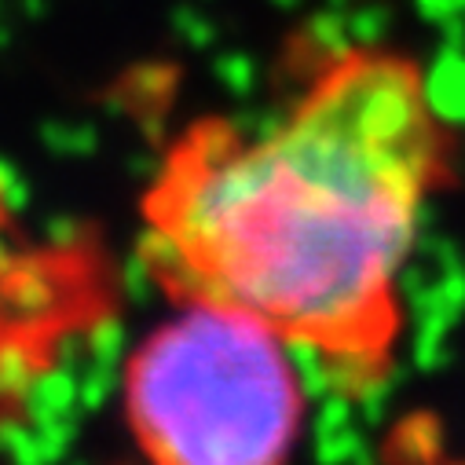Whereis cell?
Returning a JSON list of instances; mask_svg holds the SVG:
<instances>
[{
    "label": "cell",
    "instance_id": "obj_2",
    "mask_svg": "<svg viewBox=\"0 0 465 465\" xmlns=\"http://www.w3.org/2000/svg\"><path fill=\"white\" fill-rule=\"evenodd\" d=\"M290 352L246 312L183 304L129 360L125 418L136 443L176 465L282 461L304 414Z\"/></svg>",
    "mask_w": 465,
    "mask_h": 465
},
{
    "label": "cell",
    "instance_id": "obj_1",
    "mask_svg": "<svg viewBox=\"0 0 465 465\" xmlns=\"http://www.w3.org/2000/svg\"><path fill=\"white\" fill-rule=\"evenodd\" d=\"M447 169L421 70L352 48L261 133L191 125L143 194V257L176 304L246 312L363 392L392 360L400 272Z\"/></svg>",
    "mask_w": 465,
    "mask_h": 465
}]
</instances>
